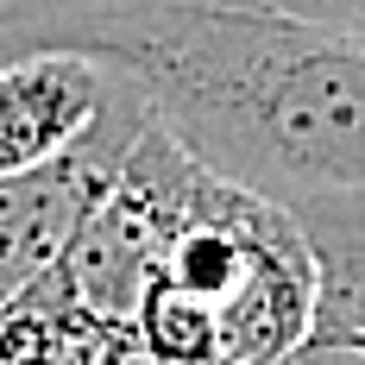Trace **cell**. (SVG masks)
Segmentation results:
<instances>
[{
    "mask_svg": "<svg viewBox=\"0 0 365 365\" xmlns=\"http://www.w3.org/2000/svg\"><path fill=\"white\" fill-rule=\"evenodd\" d=\"M120 88V70L82 51L0 57V177L32 170L76 145Z\"/></svg>",
    "mask_w": 365,
    "mask_h": 365,
    "instance_id": "277c9868",
    "label": "cell"
},
{
    "mask_svg": "<svg viewBox=\"0 0 365 365\" xmlns=\"http://www.w3.org/2000/svg\"><path fill=\"white\" fill-rule=\"evenodd\" d=\"M126 365H164V359H158V353H145V346H139V353H133V359H126Z\"/></svg>",
    "mask_w": 365,
    "mask_h": 365,
    "instance_id": "8992f818",
    "label": "cell"
},
{
    "mask_svg": "<svg viewBox=\"0 0 365 365\" xmlns=\"http://www.w3.org/2000/svg\"><path fill=\"white\" fill-rule=\"evenodd\" d=\"M315 246V315L284 365H365V189L290 195Z\"/></svg>",
    "mask_w": 365,
    "mask_h": 365,
    "instance_id": "5b68a950",
    "label": "cell"
},
{
    "mask_svg": "<svg viewBox=\"0 0 365 365\" xmlns=\"http://www.w3.org/2000/svg\"><path fill=\"white\" fill-rule=\"evenodd\" d=\"M82 51L208 170L277 202L365 189V26L271 0H0V57Z\"/></svg>",
    "mask_w": 365,
    "mask_h": 365,
    "instance_id": "6da1fadb",
    "label": "cell"
},
{
    "mask_svg": "<svg viewBox=\"0 0 365 365\" xmlns=\"http://www.w3.org/2000/svg\"><path fill=\"white\" fill-rule=\"evenodd\" d=\"M202 177H208V164L182 145L177 133L158 120V108H151V126L139 133L120 182L88 215V227L76 233V246L63 252V271H70L76 296L88 309L120 315V322L139 315L151 277L164 271L182 220H189L195 195H202Z\"/></svg>",
    "mask_w": 365,
    "mask_h": 365,
    "instance_id": "7a4b0ae2",
    "label": "cell"
},
{
    "mask_svg": "<svg viewBox=\"0 0 365 365\" xmlns=\"http://www.w3.org/2000/svg\"><path fill=\"white\" fill-rule=\"evenodd\" d=\"M145 126H151L145 88L120 76L113 101L101 108V120L76 145H63L57 158H44L32 170L0 177V309L19 290H32L44 271L63 264L76 233L88 227V215L120 182V170H126V158H133Z\"/></svg>",
    "mask_w": 365,
    "mask_h": 365,
    "instance_id": "3957f363",
    "label": "cell"
}]
</instances>
